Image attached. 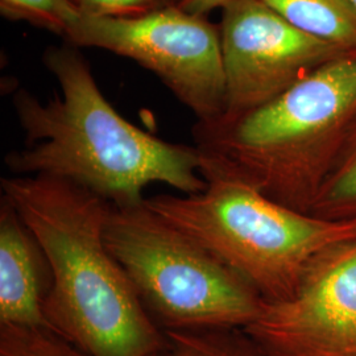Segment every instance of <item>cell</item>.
Wrapping results in <instances>:
<instances>
[{
	"mask_svg": "<svg viewBox=\"0 0 356 356\" xmlns=\"http://www.w3.org/2000/svg\"><path fill=\"white\" fill-rule=\"evenodd\" d=\"M44 65L60 95L42 102L24 89L13 94L26 145L7 153L10 172L63 179L113 206L140 204L152 184L182 194L204 191L195 145L163 140L129 123L106 99L78 48H48Z\"/></svg>",
	"mask_w": 356,
	"mask_h": 356,
	"instance_id": "1",
	"label": "cell"
},
{
	"mask_svg": "<svg viewBox=\"0 0 356 356\" xmlns=\"http://www.w3.org/2000/svg\"><path fill=\"white\" fill-rule=\"evenodd\" d=\"M7 198L51 263L44 314L51 330L90 356H151L165 334L108 251L104 229L113 204L47 176L0 179Z\"/></svg>",
	"mask_w": 356,
	"mask_h": 356,
	"instance_id": "2",
	"label": "cell"
},
{
	"mask_svg": "<svg viewBox=\"0 0 356 356\" xmlns=\"http://www.w3.org/2000/svg\"><path fill=\"white\" fill-rule=\"evenodd\" d=\"M356 116V51L269 102L193 127L201 175L235 178L309 213Z\"/></svg>",
	"mask_w": 356,
	"mask_h": 356,
	"instance_id": "3",
	"label": "cell"
},
{
	"mask_svg": "<svg viewBox=\"0 0 356 356\" xmlns=\"http://www.w3.org/2000/svg\"><path fill=\"white\" fill-rule=\"evenodd\" d=\"M204 178L200 193L159 194L144 202L247 281L264 302L289 298L319 254L356 236V220L293 210L235 178Z\"/></svg>",
	"mask_w": 356,
	"mask_h": 356,
	"instance_id": "4",
	"label": "cell"
},
{
	"mask_svg": "<svg viewBox=\"0 0 356 356\" xmlns=\"http://www.w3.org/2000/svg\"><path fill=\"white\" fill-rule=\"evenodd\" d=\"M104 241L163 331L245 329L261 313L247 281L144 201L113 206Z\"/></svg>",
	"mask_w": 356,
	"mask_h": 356,
	"instance_id": "5",
	"label": "cell"
},
{
	"mask_svg": "<svg viewBox=\"0 0 356 356\" xmlns=\"http://www.w3.org/2000/svg\"><path fill=\"white\" fill-rule=\"evenodd\" d=\"M65 40L78 49H104L151 70L200 123L225 113L219 26L207 16L178 6L136 17L81 16Z\"/></svg>",
	"mask_w": 356,
	"mask_h": 356,
	"instance_id": "6",
	"label": "cell"
},
{
	"mask_svg": "<svg viewBox=\"0 0 356 356\" xmlns=\"http://www.w3.org/2000/svg\"><path fill=\"white\" fill-rule=\"evenodd\" d=\"M219 26L226 82L225 113L244 114L350 51L313 38L263 0H229Z\"/></svg>",
	"mask_w": 356,
	"mask_h": 356,
	"instance_id": "7",
	"label": "cell"
},
{
	"mask_svg": "<svg viewBox=\"0 0 356 356\" xmlns=\"http://www.w3.org/2000/svg\"><path fill=\"white\" fill-rule=\"evenodd\" d=\"M267 356H356V236L307 267L296 292L245 327Z\"/></svg>",
	"mask_w": 356,
	"mask_h": 356,
	"instance_id": "8",
	"label": "cell"
},
{
	"mask_svg": "<svg viewBox=\"0 0 356 356\" xmlns=\"http://www.w3.org/2000/svg\"><path fill=\"white\" fill-rule=\"evenodd\" d=\"M51 263L11 202L0 198V325L51 327L44 304L51 292Z\"/></svg>",
	"mask_w": 356,
	"mask_h": 356,
	"instance_id": "9",
	"label": "cell"
},
{
	"mask_svg": "<svg viewBox=\"0 0 356 356\" xmlns=\"http://www.w3.org/2000/svg\"><path fill=\"white\" fill-rule=\"evenodd\" d=\"M313 38L356 51V10L350 0H263Z\"/></svg>",
	"mask_w": 356,
	"mask_h": 356,
	"instance_id": "10",
	"label": "cell"
},
{
	"mask_svg": "<svg viewBox=\"0 0 356 356\" xmlns=\"http://www.w3.org/2000/svg\"><path fill=\"white\" fill-rule=\"evenodd\" d=\"M309 213L329 220H356V116Z\"/></svg>",
	"mask_w": 356,
	"mask_h": 356,
	"instance_id": "11",
	"label": "cell"
},
{
	"mask_svg": "<svg viewBox=\"0 0 356 356\" xmlns=\"http://www.w3.org/2000/svg\"><path fill=\"white\" fill-rule=\"evenodd\" d=\"M165 342L151 356H267L244 329L164 331Z\"/></svg>",
	"mask_w": 356,
	"mask_h": 356,
	"instance_id": "12",
	"label": "cell"
},
{
	"mask_svg": "<svg viewBox=\"0 0 356 356\" xmlns=\"http://www.w3.org/2000/svg\"><path fill=\"white\" fill-rule=\"evenodd\" d=\"M0 356H90L42 326L0 325Z\"/></svg>",
	"mask_w": 356,
	"mask_h": 356,
	"instance_id": "13",
	"label": "cell"
},
{
	"mask_svg": "<svg viewBox=\"0 0 356 356\" xmlns=\"http://www.w3.org/2000/svg\"><path fill=\"white\" fill-rule=\"evenodd\" d=\"M0 13L64 38L81 17L72 0H0Z\"/></svg>",
	"mask_w": 356,
	"mask_h": 356,
	"instance_id": "14",
	"label": "cell"
},
{
	"mask_svg": "<svg viewBox=\"0 0 356 356\" xmlns=\"http://www.w3.org/2000/svg\"><path fill=\"white\" fill-rule=\"evenodd\" d=\"M81 16L136 17L170 7L181 0H72Z\"/></svg>",
	"mask_w": 356,
	"mask_h": 356,
	"instance_id": "15",
	"label": "cell"
},
{
	"mask_svg": "<svg viewBox=\"0 0 356 356\" xmlns=\"http://www.w3.org/2000/svg\"><path fill=\"white\" fill-rule=\"evenodd\" d=\"M229 0H181L179 8L188 13L207 16L214 10H220Z\"/></svg>",
	"mask_w": 356,
	"mask_h": 356,
	"instance_id": "16",
	"label": "cell"
},
{
	"mask_svg": "<svg viewBox=\"0 0 356 356\" xmlns=\"http://www.w3.org/2000/svg\"><path fill=\"white\" fill-rule=\"evenodd\" d=\"M350 1H351V3H353V6H354V7H355V10H356V0H350Z\"/></svg>",
	"mask_w": 356,
	"mask_h": 356,
	"instance_id": "17",
	"label": "cell"
}]
</instances>
